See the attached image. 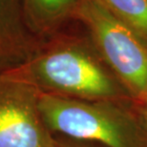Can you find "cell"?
I'll use <instances>...</instances> for the list:
<instances>
[{"mask_svg": "<svg viewBox=\"0 0 147 147\" xmlns=\"http://www.w3.org/2000/svg\"><path fill=\"white\" fill-rule=\"evenodd\" d=\"M2 73L40 93L65 98L107 101L119 94L116 83L87 49L67 37L43 40L29 59Z\"/></svg>", "mask_w": 147, "mask_h": 147, "instance_id": "1", "label": "cell"}, {"mask_svg": "<svg viewBox=\"0 0 147 147\" xmlns=\"http://www.w3.org/2000/svg\"><path fill=\"white\" fill-rule=\"evenodd\" d=\"M39 109L53 134L106 147H140L131 120L104 102L40 93Z\"/></svg>", "mask_w": 147, "mask_h": 147, "instance_id": "2", "label": "cell"}, {"mask_svg": "<svg viewBox=\"0 0 147 147\" xmlns=\"http://www.w3.org/2000/svg\"><path fill=\"white\" fill-rule=\"evenodd\" d=\"M85 24L104 58L132 92L147 96V47L101 0H81L75 14Z\"/></svg>", "mask_w": 147, "mask_h": 147, "instance_id": "3", "label": "cell"}, {"mask_svg": "<svg viewBox=\"0 0 147 147\" xmlns=\"http://www.w3.org/2000/svg\"><path fill=\"white\" fill-rule=\"evenodd\" d=\"M39 95L0 73V147H57L40 113Z\"/></svg>", "mask_w": 147, "mask_h": 147, "instance_id": "4", "label": "cell"}, {"mask_svg": "<svg viewBox=\"0 0 147 147\" xmlns=\"http://www.w3.org/2000/svg\"><path fill=\"white\" fill-rule=\"evenodd\" d=\"M42 42L29 27L22 0H0V73L25 62Z\"/></svg>", "mask_w": 147, "mask_h": 147, "instance_id": "5", "label": "cell"}, {"mask_svg": "<svg viewBox=\"0 0 147 147\" xmlns=\"http://www.w3.org/2000/svg\"><path fill=\"white\" fill-rule=\"evenodd\" d=\"M81 0H22L26 20L41 40L54 36L67 20L75 17Z\"/></svg>", "mask_w": 147, "mask_h": 147, "instance_id": "6", "label": "cell"}, {"mask_svg": "<svg viewBox=\"0 0 147 147\" xmlns=\"http://www.w3.org/2000/svg\"><path fill=\"white\" fill-rule=\"evenodd\" d=\"M115 16L147 39V0H101Z\"/></svg>", "mask_w": 147, "mask_h": 147, "instance_id": "7", "label": "cell"}, {"mask_svg": "<svg viewBox=\"0 0 147 147\" xmlns=\"http://www.w3.org/2000/svg\"><path fill=\"white\" fill-rule=\"evenodd\" d=\"M57 147H88L86 144H84L83 142H78V140H71L70 142H66L64 143H61L58 142Z\"/></svg>", "mask_w": 147, "mask_h": 147, "instance_id": "8", "label": "cell"}, {"mask_svg": "<svg viewBox=\"0 0 147 147\" xmlns=\"http://www.w3.org/2000/svg\"><path fill=\"white\" fill-rule=\"evenodd\" d=\"M147 98V96H146ZM145 119H146V126H147V101H146V113H145Z\"/></svg>", "mask_w": 147, "mask_h": 147, "instance_id": "9", "label": "cell"}]
</instances>
